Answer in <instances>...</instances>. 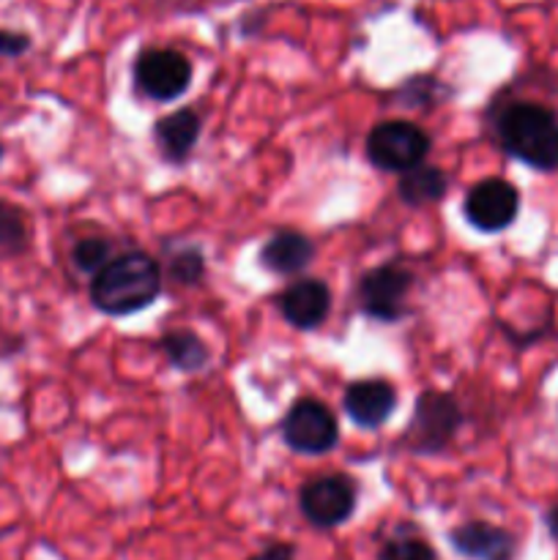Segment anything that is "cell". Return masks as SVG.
Instances as JSON below:
<instances>
[{
    "instance_id": "cell-1",
    "label": "cell",
    "mask_w": 558,
    "mask_h": 560,
    "mask_svg": "<svg viewBox=\"0 0 558 560\" xmlns=\"http://www.w3.org/2000/svg\"><path fill=\"white\" fill-rule=\"evenodd\" d=\"M162 293V268L142 252L109 257L104 268L93 273L91 301L104 315L124 317L148 310Z\"/></svg>"
},
{
    "instance_id": "cell-2",
    "label": "cell",
    "mask_w": 558,
    "mask_h": 560,
    "mask_svg": "<svg viewBox=\"0 0 558 560\" xmlns=\"http://www.w3.org/2000/svg\"><path fill=\"white\" fill-rule=\"evenodd\" d=\"M503 151L539 173L558 170V115L539 102H512L496 120Z\"/></svg>"
},
{
    "instance_id": "cell-3",
    "label": "cell",
    "mask_w": 558,
    "mask_h": 560,
    "mask_svg": "<svg viewBox=\"0 0 558 560\" xmlns=\"http://www.w3.org/2000/svg\"><path fill=\"white\" fill-rule=\"evenodd\" d=\"M430 153V137L410 120H383L367 135V159L383 173H399L421 164Z\"/></svg>"
},
{
    "instance_id": "cell-4",
    "label": "cell",
    "mask_w": 558,
    "mask_h": 560,
    "mask_svg": "<svg viewBox=\"0 0 558 560\" xmlns=\"http://www.w3.org/2000/svg\"><path fill=\"white\" fill-rule=\"evenodd\" d=\"M460 405L452 394L446 392H425L416 399L414 421L408 424L410 452L416 454H435L449 446L454 432L460 430Z\"/></svg>"
},
{
    "instance_id": "cell-5",
    "label": "cell",
    "mask_w": 558,
    "mask_h": 560,
    "mask_svg": "<svg viewBox=\"0 0 558 560\" xmlns=\"http://www.w3.org/2000/svg\"><path fill=\"white\" fill-rule=\"evenodd\" d=\"M282 438L293 452L328 454L339 441V427L332 410L317 399H295L282 419Z\"/></svg>"
},
{
    "instance_id": "cell-6",
    "label": "cell",
    "mask_w": 558,
    "mask_h": 560,
    "mask_svg": "<svg viewBox=\"0 0 558 560\" xmlns=\"http://www.w3.org/2000/svg\"><path fill=\"white\" fill-rule=\"evenodd\" d=\"M356 485L342 474L321 476L301 487L299 492V509L306 517V523L315 528H337V525L348 523L356 512Z\"/></svg>"
},
{
    "instance_id": "cell-7",
    "label": "cell",
    "mask_w": 558,
    "mask_h": 560,
    "mask_svg": "<svg viewBox=\"0 0 558 560\" xmlns=\"http://www.w3.org/2000/svg\"><path fill=\"white\" fill-rule=\"evenodd\" d=\"M135 80L137 88L153 102H175L189 91L191 63L178 49H142L135 60Z\"/></svg>"
},
{
    "instance_id": "cell-8",
    "label": "cell",
    "mask_w": 558,
    "mask_h": 560,
    "mask_svg": "<svg viewBox=\"0 0 558 560\" xmlns=\"http://www.w3.org/2000/svg\"><path fill=\"white\" fill-rule=\"evenodd\" d=\"M414 277L397 262H383L361 277L359 301L364 315L381 323H397L405 315V295Z\"/></svg>"
},
{
    "instance_id": "cell-9",
    "label": "cell",
    "mask_w": 558,
    "mask_h": 560,
    "mask_svg": "<svg viewBox=\"0 0 558 560\" xmlns=\"http://www.w3.org/2000/svg\"><path fill=\"white\" fill-rule=\"evenodd\" d=\"M520 191L503 178H485L465 197V219L479 233H501L518 219Z\"/></svg>"
},
{
    "instance_id": "cell-10",
    "label": "cell",
    "mask_w": 558,
    "mask_h": 560,
    "mask_svg": "<svg viewBox=\"0 0 558 560\" xmlns=\"http://www.w3.org/2000/svg\"><path fill=\"white\" fill-rule=\"evenodd\" d=\"M449 545L468 560H518V539L485 520H470L449 530Z\"/></svg>"
},
{
    "instance_id": "cell-11",
    "label": "cell",
    "mask_w": 558,
    "mask_h": 560,
    "mask_svg": "<svg viewBox=\"0 0 558 560\" xmlns=\"http://www.w3.org/2000/svg\"><path fill=\"white\" fill-rule=\"evenodd\" d=\"M342 408L353 424L377 430L397 408V392L386 381H356L345 388Z\"/></svg>"
},
{
    "instance_id": "cell-12",
    "label": "cell",
    "mask_w": 558,
    "mask_h": 560,
    "mask_svg": "<svg viewBox=\"0 0 558 560\" xmlns=\"http://www.w3.org/2000/svg\"><path fill=\"white\" fill-rule=\"evenodd\" d=\"M332 310V293L321 279H299L279 295V312L284 320L301 331H312L321 326Z\"/></svg>"
},
{
    "instance_id": "cell-13",
    "label": "cell",
    "mask_w": 558,
    "mask_h": 560,
    "mask_svg": "<svg viewBox=\"0 0 558 560\" xmlns=\"http://www.w3.org/2000/svg\"><path fill=\"white\" fill-rule=\"evenodd\" d=\"M312 257H315V244L304 233H295V230H279L260 249L263 268L279 273V277L301 273L310 266Z\"/></svg>"
},
{
    "instance_id": "cell-14",
    "label": "cell",
    "mask_w": 558,
    "mask_h": 560,
    "mask_svg": "<svg viewBox=\"0 0 558 560\" xmlns=\"http://www.w3.org/2000/svg\"><path fill=\"white\" fill-rule=\"evenodd\" d=\"M156 145L162 148V156L173 164H184L191 156L200 137V115L195 109H175L156 120Z\"/></svg>"
},
{
    "instance_id": "cell-15",
    "label": "cell",
    "mask_w": 558,
    "mask_h": 560,
    "mask_svg": "<svg viewBox=\"0 0 558 560\" xmlns=\"http://www.w3.org/2000/svg\"><path fill=\"white\" fill-rule=\"evenodd\" d=\"M449 189V178L441 167H432V164H416V167L405 170L403 178H399V197H403L408 206H427V202H438Z\"/></svg>"
},
{
    "instance_id": "cell-16",
    "label": "cell",
    "mask_w": 558,
    "mask_h": 560,
    "mask_svg": "<svg viewBox=\"0 0 558 560\" xmlns=\"http://www.w3.org/2000/svg\"><path fill=\"white\" fill-rule=\"evenodd\" d=\"M162 348L164 353H167L170 364H173L175 370H184V372L202 370V366L208 364V359H211L206 342H202L195 331H186V328L164 334Z\"/></svg>"
},
{
    "instance_id": "cell-17",
    "label": "cell",
    "mask_w": 558,
    "mask_h": 560,
    "mask_svg": "<svg viewBox=\"0 0 558 560\" xmlns=\"http://www.w3.org/2000/svg\"><path fill=\"white\" fill-rule=\"evenodd\" d=\"M27 246V224H25V213L20 211L11 202L0 200V249L11 252H22Z\"/></svg>"
},
{
    "instance_id": "cell-18",
    "label": "cell",
    "mask_w": 558,
    "mask_h": 560,
    "mask_svg": "<svg viewBox=\"0 0 558 560\" xmlns=\"http://www.w3.org/2000/svg\"><path fill=\"white\" fill-rule=\"evenodd\" d=\"M377 560H438L435 550L414 534H397L383 541Z\"/></svg>"
},
{
    "instance_id": "cell-19",
    "label": "cell",
    "mask_w": 558,
    "mask_h": 560,
    "mask_svg": "<svg viewBox=\"0 0 558 560\" xmlns=\"http://www.w3.org/2000/svg\"><path fill=\"white\" fill-rule=\"evenodd\" d=\"M206 273V260L200 249H181L170 257V277L178 284H197Z\"/></svg>"
},
{
    "instance_id": "cell-20",
    "label": "cell",
    "mask_w": 558,
    "mask_h": 560,
    "mask_svg": "<svg viewBox=\"0 0 558 560\" xmlns=\"http://www.w3.org/2000/svg\"><path fill=\"white\" fill-rule=\"evenodd\" d=\"M74 266L85 273H96L109 262V244L104 238H82L74 244Z\"/></svg>"
},
{
    "instance_id": "cell-21",
    "label": "cell",
    "mask_w": 558,
    "mask_h": 560,
    "mask_svg": "<svg viewBox=\"0 0 558 560\" xmlns=\"http://www.w3.org/2000/svg\"><path fill=\"white\" fill-rule=\"evenodd\" d=\"M31 49V36L20 31H0V58H20Z\"/></svg>"
},
{
    "instance_id": "cell-22",
    "label": "cell",
    "mask_w": 558,
    "mask_h": 560,
    "mask_svg": "<svg viewBox=\"0 0 558 560\" xmlns=\"http://www.w3.org/2000/svg\"><path fill=\"white\" fill-rule=\"evenodd\" d=\"M249 560H295V547L293 545H271L263 552L252 556Z\"/></svg>"
},
{
    "instance_id": "cell-23",
    "label": "cell",
    "mask_w": 558,
    "mask_h": 560,
    "mask_svg": "<svg viewBox=\"0 0 558 560\" xmlns=\"http://www.w3.org/2000/svg\"><path fill=\"white\" fill-rule=\"evenodd\" d=\"M545 525H547V530H550L553 539L558 541V503H556V506L547 509V514H545Z\"/></svg>"
},
{
    "instance_id": "cell-24",
    "label": "cell",
    "mask_w": 558,
    "mask_h": 560,
    "mask_svg": "<svg viewBox=\"0 0 558 560\" xmlns=\"http://www.w3.org/2000/svg\"><path fill=\"white\" fill-rule=\"evenodd\" d=\"M0 159H3V145H0Z\"/></svg>"
}]
</instances>
